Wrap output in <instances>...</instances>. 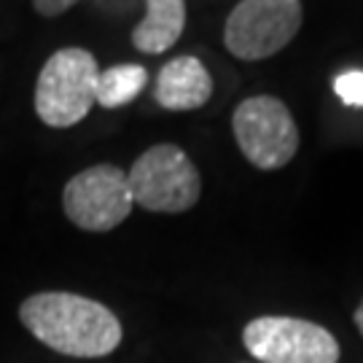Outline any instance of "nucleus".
<instances>
[{
    "label": "nucleus",
    "instance_id": "obj_10",
    "mask_svg": "<svg viewBox=\"0 0 363 363\" xmlns=\"http://www.w3.org/2000/svg\"><path fill=\"white\" fill-rule=\"evenodd\" d=\"M148 84V70L135 62H121L100 70L97 78V105H103L108 111L130 105L132 100L140 97V91Z\"/></svg>",
    "mask_w": 363,
    "mask_h": 363
},
{
    "label": "nucleus",
    "instance_id": "obj_3",
    "mask_svg": "<svg viewBox=\"0 0 363 363\" xmlns=\"http://www.w3.org/2000/svg\"><path fill=\"white\" fill-rule=\"evenodd\" d=\"M132 199L148 213H186L202 196V178L191 156L175 143H156L127 169Z\"/></svg>",
    "mask_w": 363,
    "mask_h": 363
},
{
    "label": "nucleus",
    "instance_id": "obj_1",
    "mask_svg": "<svg viewBox=\"0 0 363 363\" xmlns=\"http://www.w3.org/2000/svg\"><path fill=\"white\" fill-rule=\"evenodd\" d=\"M19 320L40 345L70 358H105L124 337L118 318L81 294L40 291L19 304Z\"/></svg>",
    "mask_w": 363,
    "mask_h": 363
},
{
    "label": "nucleus",
    "instance_id": "obj_13",
    "mask_svg": "<svg viewBox=\"0 0 363 363\" xmlns=\"http://www.w3.org/2000/svg\"><path fill=\"white\" fill-rule=\"evenodd\" d=\"M352 320H355V325H358V331H361V337H363V301L358 304V310H355V315H352Z\"/></svg>",
    "mask_w": 363,
    "mask_h": 363
},
{
    "label": "nucleus",
    "instance_id": "obj_8",
    "mask_svg": "<svg viewBox=\"0 0 363 363\" xmlns=\"http://www.w3.org/2000/svg\"><path fill=\"white\" fill-rule=\"evenodd\" d=\"M213 97V78L205 62L191 54L172 57L154 78V100L164 111H196Z\"/></svg>",
    "mask_w": 363,
    "mask_h": 363
},
{
    "label": "nucleus",
    "instance_id": "obj_2",
    "mask_svg": "<svg viewBox=\"0 0 363 363\" xmlns=\"http://www.w3.org/2000/svg\"><path fill=\"white\" fill-rule=\"evenodd\" d=\"M97 57L81 46H67L43 62L35 81V113L52 130H67L89 116L97 103Z\"/></svg>",
    "mask_w": 363,
    "mask_h": 363
},
{
    "label": "nucleus",
    "instance_id": "obj_4",
    "mask_svg": "<svg viewBox=\"0 0 363 363\" xmlns=\"http://www.w3.org/2000/svg\"><path fill=\"white\" fill-rule=\"evenodd\" d=\"M301 22V0H240L226 16L223 46L237 60L259 62L283 52L296 38Z\"/></svg>",
    "mask_w": 363,
    "mask_h": 363
},
{
    "label": "nucleus",
    "instance_id": "obj_11",
    "mask_svg": "<svg viewBox=\"0 0 363 363\" xmlns=\"http://www.w3.org/2000/svg\"><path fill=\"white\" fill-rule=\"evenodd\" d=\"M334 91L345 105L363 108V70H347L334 78Z\"/></svg>",
    "mask_w": 363,
    "mask_h": 363
},
{
    "label": "nucleus",
    "instance_id": "obj_12",
    "mask_svg": "<svg viewBox=\"0 0 363 363\" xmlns=\"http://www.w3.org/2000/svg\"><path fill=\"white\" fill-rule=\"evenodd\" d=\"M78 0H33V9L40 16H62L67 9H73Z\"/></svg>",
    "mask_w": 363,
    "mask_h": 363
},
{
    "label": "nucleus",
    "instance_id": "obj_5",
    "mask_svg": "<svg viewBox=\"0 0 363 363\" xmlns=\"http://www.w3.org/2000/svg\"><path fill=\"white\" fill-rule=\"evenodd\" d=\"M232 132L253 167L280 169L298 151V127L288 105L272 94H253L234 108Z\"/></svg>",
    "mask_w": 363,
    "mask_h": 363
},
{
    "label": "nucleus",
    "instance_id": "obj_9",
    "mask_svg": "<svg viewBox=\"0 0 363 363\" xmlns=\"http://www.w3.org/2000/svg\"><path fill=\"white\" fill-rule=\"evenodd\" d=\"M186 30V0H145V16L132 30V46L140 54L169 52Z\"/></svg>",
    "mask_w": 363,
    "mask_h": 363
},
{
    "label": "nucleus",
    "instance_id": "obj_6",
    "mask_svg": "<svg viewBox=\"0 0 363 363\" xmlns=\"http://www.w3.org/2000/svg\"><path fill=\"white\" fill-rule=\"evenodd\" d=\"M62 208L67 220L84 232H111L130 218L132 199L130 178L116 164H91L65 183Z\"/></svg>",
    "mask_w": 363,
    "mask_h": 363
},
{
    "label": "nucleus",
    "instance_id": "obj_7",
    "mask_svg": "<svg viewBox=\"0 0 363 363\" xmlns=\"http://www.w3.org/2000/svg\"><path fill=\"white\" fill-rule=\"evenodd\" d=\"M242 345L264 363H339V342L334 334L304 318H253L242 328Z\"/></svg>",
    "mask_w": 363,
    "mask_h": 363
}]
</instances>
